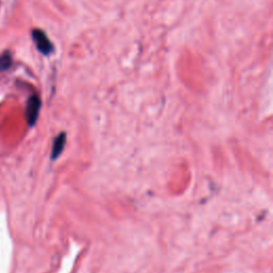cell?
Instances as JSON below:
<instances>
[{"instance_id": "6da1fadb", "label": "cell", "mask_w": 273, "mask_h": 273, "mask_svg": "<svg viewBox=\"0 0 273 273\" xmlns=\"http://www.w3.org/2000/svg\"><path fill=\"white\" fill-rule=\"evenodd\" d=\"M31 35H32L33 42H35L38 51L41 54H43L44 56H48L54 52V45L52 44L51 41H49V39L47 38L44 31L40 29H35L32 30Z\"/></svg>"}, {"instance_id": "277c9868", "label": "cell", "mask_w": 273, "mask_h": 273, "mask_svg": "<svg viewBox=\"0 0 273 273\" xmlns=\"http://www.w3.org/2000/svg\"><path fill=\"white\" fill-rule=\"evenodd\" d=\"M13 60H12V55L10 52H4L0 55V72H6L9 70L12 66Z\"/></svg>"}, {"instance_id": "7a4b0ae2", "label": "cell", "mask_w": 273, "mask_h": 273, "mask_svg": "<svg viewBox=\"0 0 273 273\" xmlns=\"http://www.w3.org/2000/svg\"><path fill=\"white\" fill-rule=\"evenodd\" d=\"M41 105H42L41 104V99L37 94H33L29 97L26 106V119L30 126L35 125L38 120Z\"/></svg>"}, {"instance_id": "3957f363", "label": "cell", "mask_w": 273, "mask_h": 273, "mask_svg": "<svg viewBox=\"0 0 273 273\" xmlns=\"http://www.w3.org/2000/svg\"><path fill=\"white\" fill-rule=\"evenodd\" d=\"M65 140H66L65 134L59 135L57 137V139L55 140L54 146H53V153H52V158L53 159H56L57 157L62 153V150H63V147L65 145Z\"/></svg>"}]
</instances>
